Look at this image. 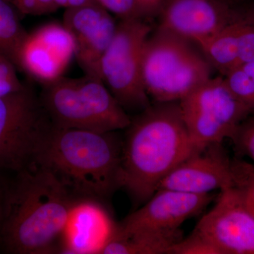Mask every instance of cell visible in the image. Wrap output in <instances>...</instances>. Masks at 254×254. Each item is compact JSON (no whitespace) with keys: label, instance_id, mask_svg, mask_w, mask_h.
<instances>
[{"label":"cell","instance_id":"6da1fadb","mask_svg":"<svg viewBox=\"0 0 254 254\" xmlns=\"http://www.w3.org/2000/svg\"><path fill=\"white\" fill-rule=\"evenodd\" d=\"M79 200L35 162L9 185L0 249L11 254L60 253L64 232Z\"/></svg>","mask_w":254,"mask_h":254},{"label":"cell","instance_id":"7a4b0ae2","mask_svg":"<svg viewBox=\"0 0 254 254\" xmlns=\"http://www.w3.org/2000/svg\"><path fill=\"white\" fill-rule=\"evenodd\" d=\"M123 138L121 190L142 205L160 182L195 153L179 101L154 102L131 118Z\"/></svg>","mask_w":254,"mask_h":254},{"label":"cell","instance_id":"3957f363","mask_svg":"<svg viewBox=\"0 0 254 254\" xmlns=\"http://www.w3.org/2000/svg\"><path fill=\"white\" fill-rule=\"evenodd\" d=\"M123 144L118 131L53 126L36 162L49 170L75 198L105 204L121 190Z\"/></svg>","mask_w":254,"mask_h":254},{"label":"cell","instance_id":"277c9868","mask_svg":"<svg viewBox=\"0 0 254 254\" xmlns=\"http://www.w3.org/2000/svg\"><path fill=\"white\" fill-rule=\"evenodd\" d=\"M42 105L53 126L98 132L126 129L131 118L100 78L63 76L42 86Z\"/></svg>","mask_w":254,"mask_h":254},{"label":"cell","instance_id":"5b68a950","mask_svg":"<svg viewBox=\"0 0 254 254\" xmlns=\"http://www.w3.org/2000/svg\"><path fill=\"white\" fill-rule=\"evenodd\" d=\"M191 41L158 28L145 42L142 75L154 102L180 101L211 78L210 64Z\"/></svg>","mask_w":254,"mask_h":254},{"label":"cell","instance_id":"8992f818","mask_svg":"<svg viewBox=\"0 0 254 254\" xmlns=\"http://www.w3.org/2000/svg\"><path fill=\"white\" fill-rule=\"evenodd\" d=\"M53 127L30 85L0 97V170L18 173L35 163Z\"/></svg>","mask_w":254,"mask_h":254},{"label":"cell","instance_id":"52a82bcc","mask_svg":"<svg viewBox=\"0 0 254 254\" xmlns=\"http://www.w3.org/2000/svg\"><path fill=\"white\" fill-rule=\"evenodd\" d=\"M151 32L145 20H120L100 60V78L129 115H138L151 105L142 75L143 50Z\"/></svg>","mask_w":254,"mask_h":254},{"label":"cell","instance_id":"ba28073f","mask_svg":"<svg viewBox=\"0 0 254 254\" xmlns=\"http://www.w3.org/2000/svg\"><path fill=\"white\" fill-rule=\"evenodd\" d=\"M179 103L195 151L230 139L239 125L254 113L232 93L222 76L209 78Z\"/></svg>","mask_w":254,"mask_h":254},{"label":"cell","instance_id":"9c48e42d","mask_svg":"<svg viewBox=\"0 0 254 254\" xmlns=\"http://www.w3.org/2000/svg\"><path fill=\"white\" fill-rule=\"evenodd\" d=\"M193 230L220 254H254V216L232 187L220 190L213 208Z\"/></svg>","mask_w":254,"mask_h":254},{"label":"cell","instance_id":"30bf717a","mask_svg":"<svg viewBox=\"0 0 254 254\" xmlns=\"http://www.w3.org/2000/svg\"><path fill=\"white\" fill-rule=\"evenodd\" d=\"M215 198L213 193L195 194L159 189L140 208L116 224L115 230L132 233L178 230L186 220L201 213Z\"/></svg>","mask_w":254,"mask_h":254},{"label":"cell","instance_id":"8fae6325","mask_svg":"<svg viewBox=\"0 0 254 254\" xmlns=\"http://www.w3.org/2000/svg\"><path fill=\"white\" fill-rule=\"evenodd\" d=\"M73 58L69 32L63 22H50L28 33L18 54V68L44 86L63 76Z\"/></svg>","mask_w":254,"mask_h":254},{"label":"cell","instance_id":"7c38bea8","mask_svg":"<svg viewBox=\"0 0 254 254\" xmlns=\"http://www.w3.org/2000/svg\"><path fill=\"white\" fill-rule=\"evenodd\" d=\"M63 23L72 37L75 59L84 74L100 78V60L118 26L113 14L94 3L65 9Z\"/></svg>","mask_w":254,"mask_h":254},{"label":"cell","instance_id":"4fadbf2b","mask_svg":"<svg viewBox=\"0 0 254 254\" xmlns=\"http://www.w3.org/2000/svg\"><path fill=\"white\" fill-rule=\"evenodd\" d=\"M158 28L195 44L236 21L240 14L221 0H165Z\"/></svg>","mask_w":254,"mask_h":254},{"label":"cell","instance_id":"5bb4252c","mask_svg":"<svg viewBox=\"0 0 254 254\" xmlns=\"http://www.w3.org/2000/svg\"><path fill=\"white\" fill-rule=\"evenodd\" d=\"M231 160L222 143L195 152L160 182L159 189L206 194L232 187Z\"/></svg>","mask_w":254,"mask_h":254},{"label":"cell","instance_id":"9a60e30c","mask_svg":"<svg viewBox=\"0 0 254 254\" xmlns=\"http://www.w3.org/2000/svg\"><path fill=\"white\" fill-rule=\"evenodd\" d=\"M115 226L104 203L79 200L64 232L60 254H100Z\"/></svg>","mask_w":254,"mask_h":254},{"label":"cell","instance_id":"2e32d148","mask_svg":"<svg viewBox=\"0 0 254 254\" xmlns=\"http://www.w3.org/2000/svg\"><path fill=\"white\" fill-rule=\"evenodd\" d=\"M183 239L181 228L172 231L121 233L114 230L101 254H168Z\"/></svg>","mask_w":254,"mask_h":254},{"label":"cell","instance_id":"e0dca14e","mask_svg":"<svg viewBox=\"0 0 254 254\" xmlns=\"http://www.w3.org/2000/svg\"><path fill=\"white\" fill-rule=\"evenodd\" d=\"M240 17L213 36L198 42L210 65L225 76L237 67L238 60V34Z\"/></svg>","mask_w":254,"mask_h":254},{"label":"cell","instance_id":"ac0fdd59","mask_svg":"<svg viewBox=\"0 0 254 254\" xmlns=\"http://www.w3.org/2000/svg\"><path fill=\"white\" fill-rule=\"evenodd\" d=\"M19 14L9 0H0V55L11 60L17 68L20 49L28 34Z\"/></svg>","mask_w":254,"mask_h":254},{"label":"cell","instance_id":"d6986e66","mask_svg":"<svg viewBox=\"0 0 254 254\" xmlns=\"http://www.w3.org/2000/svg\"><path fill=\"white\" fill-rule=\"evenodd\" d=\"M232 187L254 216V165L235 157L231 160Z\"/></svg>","mask_w":254,"mask_h":254},{"label":"cell","instance_id":"ffe728a7","mask_svg":"<svg viewBox=\"0 0 254 254\" xmlns=\"http://www.w3.org/2000/svg\"><path fill=\"white\" fill-rule=\"evenodd\" d=\"M225 76L232 93L254 109V61L233 68Z\"/></svg>","mask_w":254,"mask_h":254},{"label":"cell","instance_id":"44dd1931","mask_svg":"<svg viewBox=\"0 0 254 254\" xmlns=\"http://www.w3.org/2000/svg\"><path fill=\"white\" fill-rule=\"evenodd\" d=\"M230 140L238 157H247L254 165V114L239 125Z\"/></svg>","mask_w":254,"mask_h":254},{"label":"cell","instance_id":"7402d4cb","mask_svg":"<svg viewBox=\"0 0 254 254\" xmlns=\"http://www.w3.org/2000/svg\"><path fill=\"white\" fill-rule=\"evenodd\" d=\"M168 254H220L218 249L199 233L193 232L168 251Z\"/></svg>","mask_w":254,"mask_h":254},{"label":"cell","instance_id":"603a6c76","mask_svg":"<svg viewBox=\"0 0 254 254\" xmlns=\"http://www.w3.org/2000/svg\"><path fill=\"white\" fill-rule=\"evenodd\" d=\"M18 68L11 60L0 55V97L6 96L24 88L19 79Z\"/></svg>","mask_w":254,"mask_h":254},{"label":"cell","instance_id":"cb8c5ba5","mask_svg":"<svg viewBox=\"0 0 254 254\" xmlns=\"http://www.w3.org/2000/svg\"><path fill=\"white\" fill-rule=\"evenodd\" d=\"M254 61V24L246 21L241 14V25L238 34V60L237 67L244 64Z\"/></svg>","mask_w":254,"mask_h":254},{"label":"cell","instance_id":"d4e9b609","mask_svg":"<svg viewBox=\"0 0 254 254\" xmlns=\"http://www.w3.org/2000/svg\"><path fill=\"white\" fill-rule=\"evenodd\" d=\"M96 1L120 20L139 18L137 0H96Z\"/></svg>","mask_w":254,"mask_h":254},{"label":"cell","instance_id":"484cf974","mask_svg":"<svg viewBox=\"0 0 254 254\" xmlns=\"http://www.w3.org/2000/svg\"><path fill=\"white\" fill-rule=\"evenodd\" d=\"M165 0H137L138 18L148 21L158 17Z\"/></svg>","mask_w":254,"mask_h":254},{"label":"cell","instance_id":"4316f807","mask_svg":"<svg viewBox=\"0 0 254 254\" xmlns=\"http://www.w3.org/2000/svg\"><path fill=\"white\" fill-rule=\"evenodd\" d=\"M9 184L6 183L0 177V232L4 222L5 213H6V198H7L8 190Z\"/></svg>","mask_w":254,"mask_h":254},{"label":"cell","instance_id":"83f0119b","mask_svg":"<svg viewBox=\"0 0 254 254\" xmlns=\"http://www.w3.org/2000/svg\"><path fill=\"white\" fill-rule=\"evenodd\" d=\"M54 1L58 8L63 7L65 9L79 7V6H84V5L97 3L96 0H54Z\"/></svg>","mask_w":254,"mask_h":254},{"label":"cell","instance_id":"f1b7e54d","mask_svg":"<svg viewBox=\"0 0 254 254\" xmlns=\"http://www.w3.org/2000/svg\"><path fill=\"white\" fill-rule=\"evenodd\" d=\"M36 1L43 8L46 14L54 12L57 9H59L55 4L54 0H36Z\"/></svg>","mask_w":254,"mask_h":254},{"label":"cell","instance_id":"f546056e","mask_svg":"<svg viewBox=\"0 0 254 254\" xmlns=\"http://www.w3.org/2000/svg\"><path fill=\"white\" fill-rule=\"evenodd\" d=\"M242 16L246 21L254 24V7L247 11L245 14H242Z\"/></svg>","mask_w":254,"mask_h":254},{"label":"cell","instance_id":"4dcf8cb0","mask_svg":"<svg viewBox=\"0 0 254 254\" xmlns=\"http://www.w3.org/2000/svg\"><path fill=\"white\" fill-rule=\"evenodd\" d=\"M221 1H224V2L227 3V4L232 5L235 4V3L238 2V1H241V0H221Z\"/></svg>","mask_w":254,"mask_h":254}]
</instances>
